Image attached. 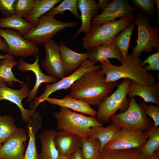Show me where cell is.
Instances as JSON below:
<instances>
[{
    "instance_id": "1",
    "label": "cell",
    "mask_w": 159,
    "mask_h": 159,
    "mask_svg": "<svg viewBox=\"0 0 159 159\" xmlns=\"http://www.w3.org/2000/svg\"><path fill=\"white\" fill-rule=\"evenodd\" d=\"M119 85L117 82H107L101 69L87 73L70 87L69 95L90 105H99L110 95Z\"/></svg>"
},
{
    "instance_id": "2",
    "label": "cell",
    "mask_w": 159,
    "mask_h": 159,
    "mask_svg": "<svg viewBox=\"0 0 159 159\" xmlns=\"http://www.w3.org/2000/svg\"><path fill=\"white\" fill-rule=\"evenodd\" d=\"M142 62L140 57L128 54L120 66L112 64L108 59L100 62V65L107 82H115L122 78H127L147 85L155 83L154 75L144 69L141 65Z\"/></svg>"
},
{
    "instance_id": "3",
    "label": "cell",
    "mask_w": 159,
    "mask_h": 159,
    "mask_svg": "<svg viewBox=\"0 0 159 159\" xmlns=\"http://www.w3.org/2000/svg\"><path fill=\"white\" fill-rule=\"evenodd\" d=\"M135 20L131 17H124L100 25H91L90 33L82 38L83 47L87 51L102 45L112 43L118 34L130 25Z\"/></svg>"
},
{
    "instance_id": "4",
    "label": "cell",
    "mask_w": 159,
    "mask_h": 159,
    "mask_svg": "<svg viewBox=\"0 0 159 159\" xmlns=\"http://www.w3.org/2000/svg\"><path fill=\"white\" fill-rule=\"evenodd\" d=\"M57 121L56 128L76 134L82 138H88L91 127L103 126L93 117H88L72 111L68 108L60 107L58 112L53 113Z\"/></svg>"
},
{
    "instance_id": "5",
    "label": "cell",
    "mask_w": 159,
    "mask_h": 159,
    "mask_svg": "<svg viewBox=\"0 0 159 159\" xmlns=\"http://www.w3.org/2000/svg\"><path fill=\"white\" fill-rule=\"evenodd\" d=\"M146 104L144 101L138 103L135 97L131 98L127 110L123 112L115 113L110 120L112 123L121 128L145 132L153 124L145 113Z\"/></svg>"
},
{
    "instance_id": "6",
    "label": "cell",
    "mask_w": 159,
    "mask_h": 159,
    "mask_svg": "<svg viewBox=\"0 0 159 159\" xmlns=\"http://www.w3.org/2000/svg\"><path fill=\"white\" fill-rule=\"evenodd\" d=\"M131 81L129 79H124L115 91L98 105L96 116L99 122L107 123L117 110L123 112L127 110L130 99L127 96Z\"/></svg>"
},
{
    "instance_id": "7",
    "label": "cell",
    "mask_w": 159,
    "mask_h": 159,
    "mask_svg": "<svg viewBox=\"0 0 159 159\" xmlns=\"http://www.w3.org/2000/svg\"><path fill=\"white\" fill-rule=\"evenodd\" d=\"M77 22H64L57 19L54 16L47 14L41 17L34 28L23 36L26 40L39 45L52 39L58 33L68 28H74Z\"/></svg>"
},
{
    "instance_id": "8",
    "label": "cell",
    "mask_w": 159,
    "mask_h": 159,
    "mask_svg": "<svg viewBox=\"0 0 159 159\" xmlns=\"http://www.w3.org/2000/svg\"><path fill=\"white\" fill-rule=\"evenodd\" d=\"M135 21L138 29V38L135 40L137 44L132 47L133 52L130 55L140 57L143 52H150L153 48L158 50V27H152L148 16L145 14H138Z\"/></svg>"
},
{
    "instance_id": "9",
    "label": "cell",
    "mask_w": 159,
    "mask_h": 159,
    "mask_svg": "<svg viewBox=\"0 0 159 159\" xmlns=\"http://www.w3.org/2000/svg\"><path fill=\"white\" fill-rule=\"evenodd\" d=\"M98 62L90 61L87 58L85 59L80 66L75 71L67 77H65L56 82L51 84L46 83V88L43 93L36 98L31 105L33 109H35L40 103L45 101L50 95L57 90H66L82 76L92 71L100 69V65H95Z\"/></svg>"
},
{
    "instance_id": "10",
    "label": "cell",
    "mask_w": 159,
    "mask_h": 159,
    "mask_svg": "<svg viewBox=\"0 0 159 159\" xmlns=\"http://www.w3.org/2000/svg\"><path fill=\"white\" fill-rule=\"evenodd\" d=\"M0 36L4 39L8 46V53L13 57L25 58L37 55L39 53L38 45L25 39L13 29H0Z\"/></svg>"
},
{
    "instance_id": "11",
    "label": "cell",
    "mask_w": 159,
    "mask_h": 159,
    "mask_svg": "<svg viewBox=\"0 0 159 159\" xmlns=\"http://www.w3.org/2000/svg\"><path fill=\"white\" fill-rule=\"evenodd\" d=\"M148 139L146 131L121 128L103 148L110 150L140 148L145 144Z\"/></svg>"
},
{
    "instance_id": "12",
    "label": "cell",
    "mask_w": 159,
    "mask_h": 159,
    "mask_svg": "<svg viewBox=\"0 0 159 159\" xmlns=\"http://www.w3.org/2000/svg\"><path fill=\"white\" fill-rule=\"evenodd\" d=\"M138 8L131 5L126 0H112L100 14L92 19L91 24L100 25L120 17H129L135 19L134 13Z\"/></svg>"
},
{
    "instance_id": "13",
    "label": "cell",
    "mask_w": 159,
    "mask_h": 159,
    "mask_svg": "<svg viewBox=\"0 0 159 159\" xmlns=\"http://www.w3.org/2000/svg\"><path fill=\"white\" fill-rule=\"evenodd\" d=\"M45 57L42 66L48 75L61 80L66 74L64 68L58 44L51 39L44 42Z\"/></svg>"
},
{
    "instance_id": "14",
    "label": "cell",
    "mask_w": 159,
    "mask_h": 159,
    "mask_svg": "<svg viewBox=\"0 0 159 159\" xmlns=\"http://www.w3.org/2000/svg\"><path fill=\"white\" fill-rule=\"evenodd\" d=\"M27 136L25 130L17 128L0 148V159H24Z\"/></svg>"
},
{
    "instance_id": "15",
    "label": "cell",
    "mask_w": 159,
    "mask_h": 159,
    "mask_svg": "<svg viewBox=\"0 0 159 159\" xmlns=\"http://www.w3.org/2000/svg\"><path fill=\"white\" fill-rule=\"evenodd\" d=\"M21 88L18 90L10 88L5 83L0 82V101L4 100L16 104L19 108L22 120L25 122H28L35 112V109L32 110L25 109L22 104V101L28 96L29 89L27 83L21 85Z\"/></svg>"
},
{
    "instance_id": "16",
    "label": "cell",
    "mask_w": 159,
    "mask_h": 159,
    "mask_svg": "<svg viewBox=\"0 0 159 159\" xmlns=\"http://www.w3.org/2000/svg\"><path fill=\"white\" fill-rule=\"evenodd\" d=\"M39 56H36L34 62L32 64L26 62L23 59H20L18 62V69L21 71H31L35 74L36 81L33 88L29 91V95L26 99L28 102L36 98V94L40 85L43 83H55L58 80L53 77L46 75L41 70L39 63Z\"/></svg>"
},
{
    "instance_id": "17",
    "label": "cell",
    "mask_w": 159,
    "mask_h": 159,
    "mask_svg": "<svg viewBox=\"0 0 159 159\" xmlns=\"http://www.w3.org/2000/svg\"><path fill=\"white\" fill-rule=\"evenodd\" d=\"M82 139L78 135L63 130L57 132L54 139L60 155L69 157L81 148Z\"/></svg>"
},
{
    "instance_id": "18",
    "label": "cell",
    "mask_w": 159,
    "mask_h": 159,
    "mask_svg": "<svg viewBox=\"0 0 159 159\" xmlns=\"http://www.w3.org/2000/svg\"><path fill=\"white\" fill-rule=\"evenodd\" d=\"M58 45L65 74L70 75L78 69L90 54L87 52L79 53L74 51L62 40L59 41Z\"/></svg>"
},
{
    "instance_id": "19",
    "label": "cell",
    "mask_w": 159,
    "mask_h": 159,
    "mask_svg": "<svg viewBox=\"0 0 159 159\" xmlns=\"http://www.w3.org/2000/svg\"><path fill=\"white\" fill-rule=\"evenodd\" d=\"M77 6L81 13L82 24L80 27L73 35V39L81 32H84L85 35L90 33L92 18L98 15L99 10L96 1L94 0H78Z\"/></svg>"
},
{
    "instance_id": "20",
    "label": "cell",
    "mask_w": 159,
    "mask_h": 159,
    "mask_svg": "<svg viewBox=\"0 0 159 159\" xmlns=\"http://www.w3.org/2000/svg\"><path fill=\"white\" fill-rule=\"evenodd\" d=\"M127 95L130 99L139 96L145 102H152L159 105L158 83L147 85L131 80Z\"/></svg>"
},
{
    "instance_id": "21",
    "label": "cell",
    "mask_w": 159,
    "mask_h": 159,
    "mask_svg": "<svg viewBox=\"0 0 159 159\" xmlns=\"http://www.w3.org/2000/svg\"><path fill=\"white\" fill-rule=\"evenodd\" d=\"M42 118L38 112H34L28 121L27 126L29 140L24 159H39L36 145L35 135L41 127Z\"/></svg>"
},
{
    "instance_id": "22",
    "label": "cell",
    "mask_w": 159,
    "mask_h": 159,
    "mask_svg": "<svg viewBox=\"0 0 159 159\" xmlns=\"http://www.w3.org/2000/svg\"><path fill=\"white\" fill-rule=\"evenodd\" d=\"M45 101L51 104L66 107L92 117H95L96 115L97 112L91 107L90 105L74 98L69 95L65 96L62 99L48 97Z\"/></svg>"
},
{
    "instance_id": "23",
    "label": "cell",
    "mask_w": 159,
    "mask_h": 159,
    "mask_svg": "<svg viewBox=\"0 0 159 159\" xmlns=\"http://www.w3.org/2000/svg\"><path fill=\"white\" fill-rule=\"evenodd\" d=\"M139 148L101 150L96 159H148Z\"/></svg>"
},
{
    "instance_id": "24",
    "label": "cell",
    "mask_w": 159,
    "mask_h": 159,
    "mask_svg": "<svg viewBox=\"0 0 159 159\" xmlns=\"http://www.w3.org/2000/svg\"><path fill=\"white\" fill-rule=\"evenodd\" d=\"M88 59L90 61L100 62L104 59L114 58L117 59L121 64L124 61L120 51L112 43L102 45L92 49Z\"/></svg>"
},
{
    "instance_id": "25",
    "label": "cell",
    "mask_w": 159,
    "mask_h": 159,
    "mask_svg": "<svg viewBox=\"0 0 159 159\" xmlns=\"http://www.w3.org/2000/svg\"><path fill=\"white\" fill-rule=\"evenodd\" d=\"M56 131L53 129H46L39 136L42 143V150L39 159H58L60 155L54 139Z\"/></svg>"
},
{
    "instance_id": "26",
    "label": "cell",
    "mask_w": 159,
    "mask_h": 159,
    "mask_svg": "<svg viewBox=\"0 0 159 159\" xmlns=\"http://www.w3.org/2000/svg\"><path fill=\"white\" fill-rule=\"evenodd\" d=\"M121 128L113 123L106 127L95 126L90 130L89 139H98L101 143L100 151L115 137Z\"/></svg>"
},
{
    "instance_id": "27",
    "label": "cell",
    "mask_w": 159,
    "mask_h": 159,
    "mask_svg": "<svg viewBox=\"0 0 159 159\" xmlns=\"http://www.w3.org/2000/svg\"><path fill=\"white\" fill-rule=\"evenodd\" d=\"M61 0H36L31 12L24 19L34 26L39 19L47 13Z\"/></svg>"
},
{
    "instance_id": "28",
    "label": "cell",
    "mask_w": 159,
    "mask_h": 159,
    "mask_svg": "<svg viewBox=\"0 0 159 159\" xmlns=\"http://www.w3.org/2000/svg\"><path fill=\"white\" fill-rule=\"evenodd\" d=\"M34 26L24 19L15 14L7 18H0V29L9 28L17 30L23 36Z\"/></svg>"
},
{
    "instance_id": "29",
    "label": "cell",
    "mask_w": 159,
    "mask_h": 159,
    "mask_svg": "<svg viewBox=\"0 0 159 159\" xmlns=\"http://www.w3.org/2000/svg\"><path fill=\"white\" fill-rule=\"evenodd\" d=\"M135 25V20H134L130 25L124 29L116 36L112 43L120 51L124 61L128 54L131 37Z\"/></svg>"
},
{
    "instance_id": "30",
    "label": "cell",
    "mask_w": 159,
    "mask_h": 159,
    "mask_svg": "<svg viewBox=\"0 0 159 159\" xmlns=\"http://www.w3.org/2000/svg\"><path fill=\"white\" fill-rule=\"evenodd\" d=\"M14 59L11 58L2 59L0 64V82L6 83L10 87L14 86V82L21 85L24 83L16 78L12 71V69L18 64V62Z\"/></svg>"
},
{
    "instance_id": "31",
    "label": "cell",
    "mask_w": 159,
    "mask_h": 159,
    "mask_svg": "<svg viewBox=\"0 0 159 159\" xmlns=\"http://www.w3.org/2000/svg\"><path fill=\"white\" fill-rule=\"evenodd\" d=\"M101 147V142L98 139L82 138L81 153L83 159H96Z\"/></svg>"
},
{
    "instance_id": "32",
    "label": "cell",
    "mask_w": 159,
    "mask_h": 159,
    "mask_svg": "<svg viewBox=\"0 0 159 159\" xmlns=\"http://www.w3.org/2000/svg\"><path fill=\"white\" fill-rule=\"evenodd\" d=\"M148 139L145 144L140 149L146 155L149 157L153 155L159 147V127L154 124L146 131Z\"/></svg>"
},
{
    "instance_id": "33",
    "label": "cell",
    "mask_w": 159,
    "mask_h": 159,
    "mask_svg": "<svg viewBox=\"0 0 159 159\" xmlns=\"http://www.w3.org/2000/svg\"><path fill=\"white\" fill-rule=\"evenodd\" d=\"M17 128L11 116L0 115V143H4L6 141Z\"/></svg>"
},
{
    "instance_id": "34",
    "label": "cell",
    "mask_w": 159,
    "mask_h": 159,
    "mask_svg": "<svg viewBox=\"0 0 159 159\" xmlns=\"http://www.w3.org/2000/svg\"><path fill=\"white\" fill-rule=\"evenodd\" d=\"M78 0H64L58 6L54 7L47 15L54 16L57 14L63 15L65 11L69 10L78 19L81 20L78 11Z\"/></svg>"
},
{
    "instance_id": "35",
    "label": "cell",
    "mask_w": 159,
    "mask_h": 159,
    "mask_svg": "<svg viewBox=\"0 0 159 159\" xmlns=\"http://www.w3.org/2000/svg\"><path fill=\"white\" fill-rule=\"evenodd\" d=\"M35 1L36 0H16L14 6L15 14L24 18L32 9Z\"/></svg>"
},
{
    "instance_id": "36",
    "label": "cell",
    "mask_w": 159,
    "mask_h": 159,
    "mask_svg": "<svg viewBox=\"0 0 159 159\" xmlns=\"http://www.w3.org/2000/svg\"><path fill=\"white\" fill-rule=\"evenodd\" d=\"M135 6L144 11L150 17H153L155 11L154 0H132Z\"/></svg>"
},
{
    "instance_id": "37",
    "label": "cell",
    "mask_w": 159,
    "mask_h": 159,
    "mask_svg": "<svg viewBox=\"0 0 159 159\" xmlns=\"http://www.w3.org/2000/svg\"><path fill=\"white\" fill-rule=\"evenodd\" d=\"M16 0H0V12L3 18L14 14V4Z\"/></svg>"
},
{
    "instance_id": "38",
    "label": "cell",
    "mask_w": 159,
    "mask_h": 159,
    "mask_svg": "<svg viewBox=\"0 0 159 159\" xmlns=\"http://www.w3.org/2000/svg\"><path fill=\"white\" fill-rule=\"evenodd\" d=\"M145 110L146 115L150 117L154 122L155 126L159 125V107L158 106L154 105L152 104H146Z\"/></svg>"
},
{
    "instance_id": "39",
    "label": "cell",
    "mask_w": 159,
    "mask_h": 159,
    "mask_svg": "<svg viewBox=\"0 0 159 159\" xmlns=\"http://www.w3.org/2000/svg\"><path fill=\"white\" fill-rule=\"evenodd\" d=\"M158 61H159V50L147 57L142 62L141 64L144 67L147 63L150 65Z\"/></svg>"
},
{
    "instance_id": "40",
    "label": "cell",
    "mask_w": 159,
    "mask_h": 159,
    "mask_svg": "<svg viewBox=\"0 0 159 159\" xmlns=\"http://www.w3.org/2000/svg\"><path fill=\"white\" fill-rule=\"evenodd\" d=\"M112 0H99L97 3V7L99 9H101L103 11L111 2Z\"/></svg>"
},
{
    "instance_id": "41",
    "label": "cell",
    "mask_w": 159,
    "mask_h": 159,
    "mask_svg": "<svg viewBox=\"0 0 159 159\" xmlns=\"http://www.w3.org/2000/svg\"><path fill=\"white\" fill-rule=\"evenodd\" d=\"M143 67L144 69L148 70H159V61L148 65H145Z\"/></svg>"
},
{
    "instance_id": "42",
    "label": "cell",
    "mask_w": 159,
    "mask_h": 159,
    "mask_svg": "<svg viewBox=\"0 0 159 159\" xmlns=\"http://www.w3.org/2000/svg\"><path fill=\"white\" fill-rule=\"evenodd\" d=\"M0 50L4 52L7 53L8 48L5 41L0 36Z\"/></svg>"
},
{
    "instance_id": "43",
    "label": "cell",
    "mask_w": 159,
    "mask_h": 159,
    "mask_svg": "<svg viewBox=\"0 0 159 159\" xmlns=\"http://www.w3.org/2000/svg\"><path fill=\"white\" fill-rule=\"evenodd\" d=\"M69 159H83L81 153V148L70 156Z\"/></svg>"
},
{
    "instance_id": "44",
    "label": "cell",
    "mask_w": 159,
    "mask_h": 159,
    "mask_svg": "<svg viewBox=\"0 0 159 159\" xmlns=\"http://www.w3.org/2000/svg\"><path fill=\"white\" fill-rule=\"evenodd\" d=\"M159 148L156 149L153 154L149 157L148 159H159Z\"/></svg>"
},
{
    "instance_id": "45",
    "label": "cell",
    "mask_w": 159,
    "mask_h": 159,
    "mask_svg": "<svg viewBox=\"0 0 159 159\" xmlns=\"http://www.w3.org/2000/svg\"><path fill=\"white\" fill-rule=\"evenodd\" d=\"M6 58H11L15 59L14 58L13 56L11 55L8 53H6L5 55H2L0 54V60ZM1 63V61H0V64Z\"/></svg>"
},
{
    "instance_id": "46",
    "label": "cell",
    "mask_w": 159,
    "mask_h": 159,
    "mask_svg": "<svg viewBox=\"0 0 159 159\" xmlns=\"http://www.w3.org/2000/svg\"><path fill=\"white\" fill-rule=\"evenodd\" d=\"M155 2L156 3L157 9V20H158L159 19V0H155Z\"/></svg>"
},
{
    "instance_id": "47",
    "label": "cell",
    "mask_w": 159,
    "mask_h": 159,
    "mask_svg": "<svg viewBox=\"0 0 159 159\" xmlns=\"http://www.w3.org/2000/svg\"><path fill=\"white\" fill-rule=\"evenodd\" d=\"M58 159H69V156L60 155Z\"/></svg>"
},
{
    "instance_id": "48",
    "label": "cell",
    "mask_w": 159,
    "mask_h": 159,
    "mask_svg": "<svg viewBox=\"0 0 159 159\" xmlns=\"http://www.w3.org/2000/svg\"><path fill=\"white\" fill-rule=\"evenodd\" d=\"M2 145L1 144V143H0V148H1V147Z\"/></svg>"
}]
</instances>
